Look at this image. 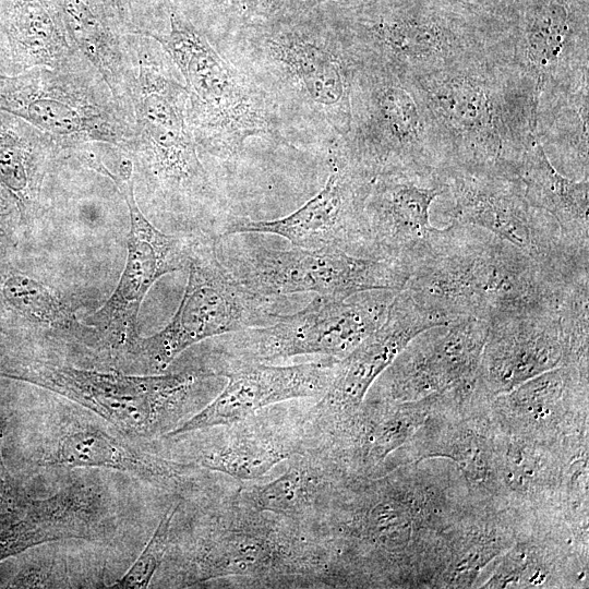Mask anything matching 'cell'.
<instances>
[{
	"label": "cell",
	"instance_id": "1",
	"mask_svg": "<svg viewBox=\"0 0 589 589\" xmlns=\"http://www.w3.org/2000/svg\"><path fill=\"white\" fill-rule=\"evenodd\" d=\"M478 501L442 458L348 479L313 529L328 555L327 588H433Z\"/></svg>",
	"mask_w": 589,
	"mask_h": 589
},
{
	"label": "cell",
	"instance_id": "2",
	"mask_svg": "<svg viewBox=\"0 0 589 589\" xmlns=\"http://www.w3.org/2000/svg\"><path fill=\"white\" fill-rule=\"evenodd\" d=\"M421 106L440 171L520 179L540 140V100L508 39L485 52L402 77Z\"/></svg>",
	"mask_w": 589,
	"mask_h": 589
},
{
	"label": "cell",
	"instance_id": "3",
	"mask_svg": "<svg viewBox=\"0 0 589 589\" xmlns=\"http://www.w3.org/2000/svg\"><path fill=\"white\" fill-rule=\"evenodd\" d=\"M127 41L134 134L118 149L131 159L133 179L152 205L171 215L187 235L218 237L229 215L223 213L218 189L200 159L179 72L153 38L130 34Z\"/></svg>",
	"mask_w": 589,
	"mask_h": 589
},
{
	"label": "cell",
	"instance_id": "4",
	"mask_svg": "<svg viewBox=\"0 0 589 589\" xmlns=\"http://www.w3.org/2000/svg\"><path fill=\"white\" fill-rule=\"evenodd\" d=\"M278 112L313 129L327 146L345 140L360 57L341 27L299 21L251 26L228 48Z\"/></svg>",
	"mask_w": 589,
	"mask_h": 589
},
{
	"label": "cell",
	"instance_id": "5",
	"mask_svg": "<svg viewBox=\"0 0 589 589\" xmlns=\"http://www.w3.org/2000/svg\"><path fill=\"white\" fill-rule=\"evenodd\" d=\"M562 284L522 251L476 226L450 220L405 290L443 324L555 305Z\"/></svg>",
	"mask_w": 589,
	"mask_h": 589
},
{
	"label": "cell",
	"instance_id": "6",
	"mask_svg": "<svg viewBox=\"0 0 589 589\" xmlns=\"http://www.w3.org/2000/svg\"><path fill=\"white\" fill-rule=\"evenodd\" d=\"M226 494L203 519L183 557L182 584L243 578L252 587L326 588L328 556L313 532Z\"/></svg>",
	"mask_w": 589,
	"mask_h": 589
},
{
	"label": "cell",
	"instance_id": "7",
	"mask_svg": "<svg viewBox=\"0 0 589 589\" xmlns=\"http://www.w3.org/2000/svg\"><path fill=\"white\" fill-rule=\"evenodd\" d=\"M177 68L187 91V119L199 149L232 160L253 137L276 139L280 115L269 95L224 58L175 11L167 33L147 32Z\"/></svg>",
	"mask_w": 589,
	"mask_h": 589
},
{
	"label": "cell",
	"instance_id": "8",
	"mask_svg": "<svg viewBox=\"0 0 589 589\" xmlns=\"http://www.w3.org/2000/svg\"><path fill=\"white\" fill-rule=\"evenodd\" d=\"M362 58L401 77L491 50L507 40L503 21L448 0H384L340 26Z\"/></svg>",
	"mask_w": 589,
	"mask_h": 589
},
{
	"label": "cell",
	"instance_id": "9",
	"mask_svg": "<svg viewBox=\"0 0 589 589\" xmlns=\"http://www.w3.org/2000/svg\"><path fill=\"white\" fill-rule=\"evenodd\" d=\"M0 110L37 128L65 154L95 143L119 148L134 134L132 107L113 96L92 65L0 73Z\"/></svg>",
	"mask_w": 589,
	"mask_h": 589
},
{
	"label": "cell",
	"instance_id": "10",
	"mask_svg": "<svg viewBox=\"0 0 589 589\" xmlns=\"http://www.w3.org/2000/svg\"><path fill=\"white\" fill-rule=\"evenodd\" d=\"M188 281L170 322L159 332L139 337L128 356L151 373H163L191 346L272 322L275 297L242 285L223 263L218 237L190 235Z\"/></svg>",
	"mask_w": 589,
	"mask_h": 589
},
{
	"label": "cell",
	"instance_id": "11",
	"mask_svg": "<svg viewBox=\"0 0 589 589\" xmlns=\"http://www.w3.org/2000/svg\"><path fill=\"white\" fill-rule=\"evenodd\" d=\"M218 375L211 369L134 375L29 362L19 377L87 408L125 434L166 435L199 386Z\"/></svg>",
	"mask_w": 589,
	"mask_h": 589
},
{
	"label": "cell",
	"instance_id": "12",
	"mask_svg": "<svg viewBox=\"0 0 589 589\" xmlns=\"http://www.w3.org/2000/svg\"><path fill=\"white\" fill-rule=\"evenodd\" d=\"M341 142L374 178L386 173L432 177L440 171L417 98L398 73L372 59L360 57L351 92L350 132Z\"/></svg>",
	"mask_w": 589,
	"mask_h": 589
},
{
	"label": "cell",
	"instance_id": "13",
	"mask_svg": "<svg viewBox=\"0 0 589 589\" xmlns=\"http://www.w3.org/2000/svg\"><path fill=\"white\" fill-rule=\"evenodd\" d=\"M399 290L373 289L330 300L316 296L302 310L224 335L219 362L273 363L298 356L340 360L385 321Z\"/></svg>",
	"mask_w": 589,
	"mask_h": 589
},
{
	"label": "cell",
	"instance_id": "14",
	"mask_svg": "<svg viewBox=\"0 0 589 589\" xmlns=\"http://www.w3.org/2000/svg\"><path fill=\"white\" fill-rule=\"evenodd\" d=\"M77 159L110 178L129 208L128 255L120 280L106 303L84 320L95 333L98 353L119 358L128 356L140 337L137 315L151 287L161 276L187 268L190 235H166L146 218L134 195L133 164L124 154L115 171L92 148Z\"/></svg>",
	"mask_w": 589,
	"mask_h": 589
},
{
	"label": "cell",
	"instance_id": "15",
	"mask_svg": "<svg viewBox=\"0 0 589 589\" xmlns=\"http://www.w3.org/2000/svg\"><path fill=\"white\" fill-rule=\"evenodd\" d=\"M438 176L452 199V220L509 242L560 284L588 268V256L567 247L554 218L529 201L520 179L454 169Z\"/></svg>",
	"mask_w": 589,
	"mask_h": 589
},
{
	"label": "cell",
	"instance_id": "16",
	"mask_svg": "<svg viewBox=\"0 0 589 589\" xmlns=\"http://www.w3.org/2000/svg\"><path fill=\"white\" fill-rule=\"evenodd\" d=\"M221 261L247 288L275 298L312 292L330 300H345L373 289L401 290L411 275L404 266L386 260L332 249L281 250L256 245Z\"/></svg>",
	"mask_w": 589,
	"mask_h": 589
},
{
	"label": "cell",
	"instance_id": "17",
	"mask_svg": "<svg viewBox=\"0 0 589 589\" xmlns=\"http://www.w3.org/2000/svg\"><path fill=\"white\" fill-rule=\"evenodd\" d=\"M328 176L322 190L291 214L273 220L229 215L219 238L272 233L304 249H332L372 257L365 201L374 177L347 152L341 141L327 146Z\"/></svg>",
	"mask_w": 589,
	"mask_h": 589
},
{
	"label": "cell",
	"instance_id": "18",
	"mask_svg": "<svg viewBox=\"0 0 589 589\" xmlns=\"http://www.w3.org/2000/svg\"><path fill=\"white\" fill-rule=\"evenodd\" d=\"M587 0H508L502 20L512 56L540 104L589 87Z\"/></svg>",
	"mask_w": 589,
	"mask_h": 589
},
{
	"label": "cell",
	"instance_id": "19",
	"mask_svg": "<svg viewBox=\"0 0 589 589\" xmlns=\"http://www.w3.org/2000/svg\"><path fill=\"white\" fill-rule=\"evenodd\" d=\"M491 398L481 385L464 384L441 392L436 408L390 458L389 468L428 458L446 459L473 496L505 504L497 472L501 430L490 410Z\"/></svg>",
	"mask_w": 589,
	"mask_h": 589
},
{
	"label": "cell",
	"instance_id": "20",
	"mask_svg": "<svg viewBox=\"0 0 589 589\" xmlns=\"http://www.w3.org/2000/svg\"><path fill=\"white\" fill-rule=\"evenodd\" d=\"M437 325L444 324L418 305L407 290L397 291L383 324L337 361L326 392L304 410L309 438L320 441L353 416L376 378L407 344Z\"/></svg>",
	"mask_w": 589,
	"mask_h": 589
},
{
	"label": "cell",
	"instance_id": "21",
	"mask_svg": "<svg viewBox=\"0 0 589 589\" xmlns=\"http://www.w3.org/2000/svg\"><path fill=\"white\" fill-rule=\"evenodd\" d=\"M488 330V322L466 317L421 332L376 378L365 398L412 401L477 380Z\"/></svg>",
	"mask_w": 589,
	"mask_h": 589
},
{
	"label": "cell",
	"instance_id": "22",
	"mask_svg": "<svg viewBox=\"0 0 589 589\" xmlns=\"http://www.w3.org/2000/svg\"><path fill=\"white\" fill-rule=\"evenodd\" d=\"M338 360L316 358L291 365L219 362L213 371L227 378L218 395L165 437L239 421L264 408L288 400L320 398L326 392Z\"/></svg>",
	"mask_w": 589,
	"mask_h": 589
},
{
	"label": "cell",
	"instance_id": "23",
	"mask_svg": "<svg viewBox=\"0 0 589 589\" xmlns=\"http://www.w3.org/2000/svg\"><path fill=\"white\" fill-rule=\"evenodd\" d=\"M444 193L438 175L376 176L365 201L374 259L399 264L412 274L431 255L441 236L442 228L430 221V208Z\"/></svg>",
	"mask_w": 589,
	"mask_h": 589
},
{
	"label": "cell",
	"instance_id": "24",
	"mask_svg": "<svg viewBox=\"0 0 589 589\" xmlns=\"http://www.w3.org/2000/svg\"><path fill=\"white\" fill-rule=\"evenodd\" d=\"M588 541L558 512H536L530 529L481 574L474 588H587Z\"/></svg>",
	"mask_w": 589,
	"mask_h": 589
},
{
	"label": "cell",
	"instance_id": "25",
	"mask_svg": "<svg viewBox=\"0 0 589 589\" xmlns=\"http://www.w3.org/2000/svg\"><path fill=\"white\" fill-rule=\"evenodd\" d=\"M506 434L548 443L588 432V369L565 364L534 376L490 400Z\"/></svg>",
	"mask_w": 589,
	"mask_h": 589
},
{
	"label": "cell",
	"instance_id": "26",
	"mask_svg": "<svg viewBox=\"0 0 589 589\" xmlns=\"http://www.w3.org/2000/svg\"><path fill=\"white\" fill-rule=\"evenodd\" d=\"M488 324L478 381L491 397L568 364L555 305L507 314Z\"/></svg>",
	"mask_w": 589,
	"mask_h": 589
},
{
	"label": "cell",
	"instance_id": "27",
	"mask_svg": "<svg viewBox=\"0 0 589 589\" xmlns=\"http://www.w3.org/2000/svg\"><path fill=\"white\" fill-rule=\"evenodd\" d=\"M303 413L274 405L214 426L217 434L200 448L192 462L235 480H260L310 445Z\"/></svg>",
	"mask_w": 589,
	"mask_h": 589
},
{
	"label": "cell",
	"instance_id": "28",
	"mask_svg": "<svg viewBox=\"0 0 589 589\" xmlns=\"http://www.w3.org/2000/svg\"><path fill=\"white\" fill-rule=\"evenodd\" d=\"M440 393L412 401L365 398L348 420L316 445L325 447L348 478L387 472L390 458L406 446L436 408Z\"/></svg>",
	"mask_w": 589,
	"mask_h": 589
},
{
	"label": "cell",
	"instance_id": "29",
	"mask_svg": "<svg viewBox=\"0 0 589 589\" xmlns=\"http://www.w3.org/2000/svg\"><path fill=\"white\" fill-rule=\"evenodd\" d=\"M275 479L233 490L236 500L256 512L269 513L313 531L337 490L348 478L323 446L311 445L292 456Z\"/></svg>",
	"mask_w": 589,
	"mask_h": 589
},
{
	"label": "cell",
	"instance_id": "30",
	"mask_svg": "<svg viewBox=\"0 0 589 589\" xmlns=\"http://www.w3.org/2000/svg\"><path fill=\"white\" fill-rule=\"evenodd\" d=\"M536 513L478 501L457 526L433 588H474L481 574L532 526Z\"/></svg>",
	"mask_w": 589,
	"mask_h": 589
},
{
	"label": "cell",
	"instance_id": "31",
	"mask_svg": "<svg viewBox=\"0 0 589 589\" xmlns=\"http://www.w3.org/2000/svg\"><path fill=\"white\" fill-rule=\"evenodd\" d=\"M47 468H103L164 488L182 489L200 469L192 461L151 453L99 429L70 431L47 445Z\"/></svg>",
	"mask_w": 589,
	"mask_h": 589
},
{
	"label": "cell",
	"instance_id": "32",
	"mask_svg": "<svg viewBox=\"0 0 589 589\" xmlns=\"http://www.w3.org/2000/svg\"><path fill=\"white\" fill-rule=\"evenodd\" d=\"M0 41L12 74L35 67H91L72 44L61 13H56L45 0H0Z\"/></svg>",
	"mask_w": 589,
	"mask_h": 589
},
{
	"label": "cell",
	"instance_id": "33",
	"mask_svg": "<svg viewBox=\"0 0 589 589\" xmlns=\"http://www.w3.org/2000/svg\"><path fill=\"white\" fill-rule=\"evenodd\" d=\"M564 441H534L501 430L497 472L505 504L531 512L558 507Z\"/></svg>",
	"mask_w": 589,
	"mask_h": 589
},
{
	"label": "cell",
	"instance_id": "34",
	"mask_svg": "<svg viewBox=\"0 0 589 589\" xmlns=\"http://www.w3.org/2000/svg\"><path fill=\"white\" fill-rule=\"evenodd\" d=\"M64 155L37 128L0 110V185L17 201L23 220L29 221L41 212L45 178Z\"/></svg>",
	"mask_w": 589,
	"mask_h": 589
},
{
	"label": "cell",
	"instance_id": "35",
	"mask_svg": "<svg viewBox=\"0 0 589 589\" xmlns=\"http://www.w3.org/2000/svg\"><path fill=\"white\" fill-rule=\"evenodd\" d=\"M520 181L529 201L554 218L567 247L588 256L589 176L575 180L558 172L538 140L526 157Z\"/></svg>",
	"mask_w": 589,
	"mask_h": 589
},
{
	"label": "cell",
	"instance_id": "36",
	"mask_svg": "<svg viewBox=\"0 0 589 589\" xmlns=\"http://www.w3.org/2000/svg\"><path fill=\"white\" fill-rule=\"evenodd\" d=\"M58 2L74 47L101 75L113 96L131 106L129 86L132 77V56L127 35L120 34L103 20L84 0Z\"/></svg>",
	"mask_w": 589,
	"mask_h": 589
},
{
	"label": "cell",
	"instance_id": "37",
	"mask_svg": "<svg viewBox=\"0 0 589 589\" xmlns=\"http://www.w3.org/2000/svg\"><path fill=\"white\" fill-rule=\"evenodd\" d=\"M4 301L48 339L97 352L93 328L76 316L72 304L49 285L26 274H12L1 285Z\"/></svg>",
	"mask_w": 589,
	"mask_h": 589
},
{
	"label": "cell",
	"instance_id": "38",
	"mask_svg": "<svg viewBox=\"0 0 589 589\" xmlns=\"http://www.w3.org/2000/svg\"><path fill=\"white\" fill-rule=\"evenodd\" d=\"M589 88L542 101L538 115L541 142L553 145L577 179L589 176Z\"/></svg>",
	"mask_w": 589,
	"mask_h": 589
},
{
	"label": "cell",
	"instance_id": "39",
	"mask_svg": "<svg viewBox=\"0 0 589 589\" xmlns=\"http://www.w3.org/2000/svg\"><path fill=\"white\" fill-rule=\"evenodd\" d=\"M589 269L575 273L560 287L556 313L566 344L568 364L589 369Z\"/></svg>",
	"mask_w": 589,
	"mask_h": 589
},
{
	"label": "cell",
	"instance_id": "40",
	"mask_svg": "<svg viewBox=\"0 0 589 589\" xmlns=\"http://www.w3.org/2000/svg\"><path fill=\"white\" fill-rule=\"evenodd\" d=\"M180 503L166 509L141 554L115 582L112 589L147 588L160 567L170 545L171 527Z\"/></svg>",
	"mask_w": 589,
	"mask_h": 589
},
{
	"label": "cell",
	"instance_id": "41",
	"mask_svg": "<svg viewBox=\"0 0 589 589\" xmlns=\"http://www.w3.org/2000/svg\"><path fill=\"white\" fill-rule=\"evenodd\" d=\"M232 13L249 20L264 22L284 5L285 0H219Z\"/></svg>",
	"mask_w": 589,
	"mask_h": 589
},
{
	"label": "cell",
	"instance_id": "42",
	"mask_svg": "<svg viewBox=\"0 0 589 589\" xmlns=\"http://www.w3.org/2000/svg\"><path fill=\"white\" fill-rule=\"evenodd\" d=\"M477 14L502 20V0H448Z\"/></svg>",
	"mask_w": 589,
	"mask_h": 589
},
{
	"label": "cell",
	"instance_id": "43",
	"mask_svg": "<svg viewBox=\"0 0 589 589\" xmlns=\"http://www.w3.org/2000/svg\"><path fill=\"white\" fill-rule=\"evenodd\" d=\"M0 73L11 75L12 74V68L10 64V61L7 57V53L4 51V48L0 41Z\"/></svg>",
	"mask_w": 589,
	"mask_h": 589
}]
</instances>
